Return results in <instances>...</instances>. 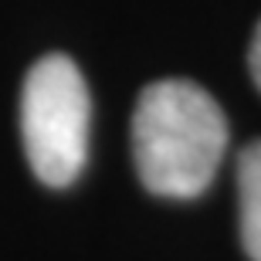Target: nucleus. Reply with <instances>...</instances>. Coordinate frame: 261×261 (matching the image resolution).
I'll return each instance as SVG.
<instances>
[{
  "label": "nucleus",
  "instance_id": "3",
  "mask_svg": "<svg viewBox=\"0 0 261 261\" xmlns=\"http://www.w3.org/2000/svg\"><path fill=\"white\" fill-rule=\"evenodd\" d=\"M238 203H241V244L251 261H261V139L238 156Z\"/></svg>",
  "mask_w": 261,
  "mask_h": 261
},
{
  "label": "nucleus",
  "instance_id": "4",
  "mask_svg": "<svg viewBox=\"0 0 261 261\" xmlns=\"http://www.w3.org/2000/svg\"><path fill=\"white\" fill-rule=\"evenodd\" d=\"M248 61H251V75H254V82H258V88H261V24H258V31H254V41H251V51H248Z\"/></svg>",
  "mask_w": 261,
  "mask_h": 261
},
{
  "label": "nucleus",
  "instance_id": "2",
  "mask_svg": "<svg viewBox=\"0 0 261 261\" xmlns=\"http://www.w3.org/2000/svg\"><path fill=\"white\" fill-rule=\"evenodd\" d=\"M92 98L85 78L68 55H44L24 78L20 136L24 153L41 184H75L88 160Z\"/></svg>",
  "mask_w": 261,
  "mask_h": 261
},
{
  "label": "nucleus",
  "instance_id": "1",
  "mask_svg": "<svg viewBox=\"0 0 261 261\" xmlns=\"http://www.w3.org/2000/svg\"><path fill=\"white\" fill-rule=\"evenodd\" d=\"M227 153V119L211 92L187 78L143 88L133 112V156L143 187L190 200L214 184Z\"/></svg>",
  "mask_w": 261,
  "mask_h": 261
}]
</instances>
